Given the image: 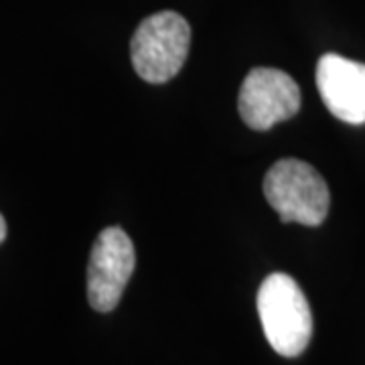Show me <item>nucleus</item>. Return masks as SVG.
<instances>
[{
    "label": "nucleus",
    "instance_id": "f257e3e1",
    "mask_svg": "<svg viewBox=\"0 0 365 365\" xmlns=\"http://www.w3.org/2000/svg\"><path fill=\"white\" fill-rule=\"evenodd\" d=\"M258 314L272 349L299 357L313 337V313L299 282L282 272L270 274L258 290Z\"/></svg>",
    "mask_w": 365,
    "mask_h": 365
},
{
    "label": "nucleus",
    "instance_id": "f03ea898",
    "mask_svg": "<svg viewBox=\"0 0 365 365\" xmlns=\"http://www.w3.org/2000/svg\"><path fill=\"white\" fill-rule=\"evenodd\" d=\"M264 195L287 223L321 225L329 213V187L321 173L297 158H282L264 177Z\"/></svg>",
    "mask_w": 365,
    "mask_h": 365
},
{
    "label": "nucleus",
    "instance_id": "7ed1b4c3",
    "mask_svg": "<svg viewBox=\"0 0 365 365\" xmlns=\"http://www.w3.org/2000/svg\"><path fill=\"white\" fill-rule=\"evenodd\" d=\"M191 45V26L179 13L146 16L130 41V59L136 73L148 83L173 79L187 61Z\"/></svg>",
    "mask_w": 365,
    "mask_h": 365
},
{
    "label": "nucleus",
    "instance_id": "20e7f679",
    "mask_svg": "<svg viewBox=\"0 0 365 365\" xmlns=\"http://www.w3.org/2000/svg\"><path fill=\"white\" fill-rule=\"evenodd\" d=\"M136 266L132 240L122 227H106L91 248L88 264V300L98 313L118 307Z\"/></svg>",
    "mask_w": 365,
    "mask_h": 365
},
{
    "label": "nucleus",
    "instance_id": "39448f33",
    "mask_svg": "<svg viewBox=\"0 0 365 365\" xmlns=\"http://www.w3.org/2000/svg\"><path fill=\"white\" fill-rule=\"evenodd\" d=\"M237 110L252 130H270L300 110L299 83L280 69L256 67L240 88Z\"/></svg>",
    "mask_w": 365,
    "mask_h": 365
},
{
    "label": "nucleus",
    "instance_id": "423d86ee",
    "mask_svg": "<svg viewBox=\"0 0 365 365\" xmlns=\"http://www.w3.org/2000/svg\"><path fill=\"white\" fill-rule=\"evenodd\" d=\"M317 88L323 104L347 124H365V66L327 53L317 63Z\"/></svg>",
    "mask_w": 365,
    "mask_h": 365
},
{
    "label": "nucleus",
    "instance_id": "0eeeda50",
    "mask_svg": "<svg viewBox=\"0 0 365 365\" xmlns=\"http://www.w3.org/2000/svg\"><path fill=\"white\" fill-rule=\"evenodd\" d=\"M4 237H6V222H4V217L0 215V244L4 242Z\"/></svg>",
    "mask_w": 365,
    "mask_h": 365
}]
</instances>
